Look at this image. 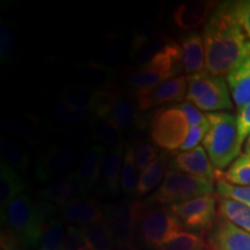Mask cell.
<instances>
[{
    "instance_id": "4316f807",
    "label": "cell",
    "mask_w": 250,
    "mask_h": 250,
    "mask_svg": "<svg viewBox=\"0 0 250 250\" xmlns=\"http://www.w3.org/2000/svg\"><path fill=\"white\" fill-rule=\"evenodd\" d=\"M139 112L136 102L129 98L121 96L107 118L116 129L125 131L140 124Z\"/></svg>"
},
{
    "instance_id": "d6986e66",
    "label": "cell",
    "mask_w": 250,
    "mask_h": 250,
    "mask_svg": "<svg viewBox=\"0 0 250 250\" xmlns=\"http://www.w3.org/2000/svg\"><path fill=\"white\" fill-rule=\"evenodd\" d=\"M105 153L107 151H105L104 146L94 143L88 148L85 149L80 156L79 164H78L74 173L88 190L95 186L96 181L101 175Z\"/></svg>"
},
{
    "instance_id": "44dd1931",
    "label": "cell",
    "mask_w": 250,
    "mask_h": 250,
    "mask_svg": "<svg viewBox=\"0 0 250 250\" xmlns=\"http://www.w3.org/2000/svg\"><path fill=\"white\" fill-rule=\"evenodd\" d=\"M181 58H182V50L180 43L169 40L166 45L158 54L153 56V58L147 64L144 65L149 70L160 74H179L182 71L181 67Z\"/></svg>"
},
{
    "instance_id": "7bdbcfd3",
    "label": "cell",
    "mask_w": 250,
    "mask_h": 250,
    "mask_svg": "<svg viewBox=\"0 0 250 250\" xmlns=\"http://www.w3.org/2000/svg\"><path fill=\"white\" fill-rule=\"evenodd\" d=\"M229 8L236 22L250 40V0L229 1Z\"/></svg>"
},
{
    "instance_id": "484cf974",
    "label": "cell",
    "mask_w": 250,
    "mask_h": 250,
    "mask_svg": "<svg viewBox=\"0 0 250 250\" xmlns=\"http://www.w3.org/2000/svg\"><path fill=\"white\" fill-rule=\"evenodd\" d=\"M89 132L92 134L93 142H96L104 147H116L124 144L122 131L110 123L108 118L92 116L88 125Z\"/></svg>"
},
{
    "instance_id": "836d02e7",
    "label": "cell",
    "mask_w": 250,
    "mask_h": 250,
    "mask_svg": "<svg viewBox=\"0 0 250 250\" xmlns=\"http://www.w3.org/2000/svg\"><path fill=\"white\" fill-rule=\"evenodd\" d=\"M177 77L176 74H160L149 70L146 66H140L136 70L131 71L126 77V83L131 88L136 89V92L143 89L154 88L164 81Z\"/></svg>"
},
{
    "instance_id": "83f0119b",
    "label": "cell",
    "mask_w": 250,
    "mask_h": 250,
    "mask_svg": "<svg viewBox=\"0 0 250 250\" xmlns=\"http://www.w3.org/2000/svg\"><path fill=\"white\" fill-rule=\"evenodd\" d=\"M78 228H79L87 250H115L111 234L103 220Z\"/></svg>"
},
{
    "instance_id": "52a82bcc",
    "label": "cell",
    "mask_w": 250,
    "mask_h": 250,
    "mask_svg": "<svg viewBox=\"0 0 250 250\" xmlns=\"http://www.w3.org/2000/svg\"><path fill=\"white\" fill-rule=\"evenodd\" d=\"M189 129L187 116L180 105H167L158 109L152 115L149 123L152 142L168 153L181 148Z\"/></svg>"
},
{
    "instance_id": "cb8c5ba5",
    "label": "cell",
    "mask_w": 250,
    "mask_h": 250,
    "mask_svg": "<svg viewBox=\"0 0 250 250\" xmlns=\"http://www.w3.org/2000/svg\"><path fill=\"white\" fill-rule=\"evenodd\" d=\"M228 88L237 110L250 103V58L226 77Z\"/></svg>"
},
{
    "instance_id": "e0dca14e",
    "label": "cell",
    "mask_w": 250,
    "mask_h": 250,
    "mask_svg": "<svg viewBox=\"0 0 250 250\" xmlns=\"http://www.w3.org/2000/svg\"><path fill=\"white\" fill-rule=\"evenodd\" d=\"M59 217L67 226L83 227L103 220V206L94 199L83 198L59 208Z\"/></svg>"
},
{
    "instance_id": "b9f144b4",
    "label": "cell",
    "mask_w": 250,
    "mask_h": 250,
    "mask_svg": "<svg viewBox=\"0 0 250 250\" xmlns=\"http://www.w3.org/2000/svg\"><path fill=\"white\" fill-rule=\"evenodd\" d=\"M217 196L220 198H229L250 206V187H236L223 181H217Z\"/></svg>"
},
{
    "instance_id": "4fadbf2b",
    "label": "cell",
    "mask_w": 250,
    "mask_h": 250,
    "mask_svg": "<svg viewBox=\"0 0 250 250\" xmlns=\"http://www.w3.org/2000/svg\"><path fill=\"white\" fill-rule=\"evenodd\" d=\"M88 189L81 183L76 173H70L57 179L40 191V198L62 208L86 198Z\"/></svg>"
},
{
    "instance_id": "d4e9b609",
    "label": "cell",
    "mask_w": 250,
    "mask_h": 250,
    "mask_svg": "<svg viewBox=\"0 0 250 250\" xmlns=\"http://www.w3.org/2000/svg\"><path fill=\"white\" fill-rule=\"evenodd\" d=\"M50 139H51L52 146L58 147L73 148L77 151H85L92 145L93 138L89 132V129L83 127H65L52 130L50 132Z\"/></svg>"
},
{
    "instance_id": "7a4b0ae2",
    "label": "cell",
    "mask_w": 250,
    "mask_h": 250,
    "mask_svg": "<svg viewBox=\"0 0 250 250\" xmlns=\"http://www.w3.org/2000/svg\"><path fill=\"white\" fill-rule=\"evenodd\" d=\"M59 213V208L42 198L33 199L27 192L19 195L8 206L2 221L12 236L27 248L35 249L42 239L46 225Z\"/></svg>"
},
{
    "instance_id": "4dcf8cb0",
    "label": "cell",
    "mask_w": 250,
    "mask_h": 250,
    "mask_svg": "<svg viewBox=\"0 0 250 250\" xmlns=\"http://www.w3.org/2000/svg\"><path fill=\"white\" fill-rule=\"evenodd\" d=\"M215 181H223L236 187H250V156L245 153L227 170H215Z\"/></svg>"
},
{
    "instance_id": "603a6c76",
    "label": "cell",
    "mask_w": 250,
    "mask_h": 250,
    "mask_svg": "<svg viewBox=\"0 0 250 250\" xmlns=\"http://www.w3.org/2000/svg\"><path fill=\"white\" fill-rule=\"evenodd\" d=\"M125 145L122 144L116 147H112L105 153L104 159H103L101 177L103 186H104L107 191L111 195L117 193L121 187V173L122 166H123V158Z\"/></svg>"
},
{
    "instance_id": "d6a6232c",
    "label": "cell",
    "mask_w": 250,
    "mask_h": 250,
    "mask_svg": "<svg viewBox=\"0 0 250 250\" xmlns=\"http://www.w3.org/2000/svg\"><path fill=\"white\" fill-rule=\"evenodd\" d=\"M158 250H210V247L204 234L181 230Z\"/></svg>"
},
{
    "instance_id": "681fc988",
    "label": "cell",
    "mask_w": 250,
    "mask_h": 250,
    "mask_svg": "<svg viewBox=\"0 0 250 250\" xmlns=\"http://www.w3.org/2000/svg\"><path fill=\"white\" fill-rule=\"evenodd\" d=\"M245 153L250 156V136H249V138L247 139V143H246V146H245Z\"/></svg>"
},
{
    "instance_id": "9a60e30c",
    "label": "cell",
    "mask_w": 250,
    "mask_h": 250,
    "mask_svg": "<svg viewBox=\"0 0 250 250\" xmlns=\"http://www.w3.org/2000/svg\"><path fill=\"white\" fill-rule=\"evenodd\" d=\"M170 167V169L215 181V168L203 146L176 153L171 160Z\"/></svg>"
},
{
    "instance_id": "5b68a950",
    "label": "cell",
    "mask_w": 250,
    "mask_h": 250,
    "mask_svg": "<svg viewBox=\"0 0 250 250\" xmlns=\"http://www.w3.org/2000/svg\"><path fill=\"white\" fill-rule=\"evenodd\" d=\"M184 230L169 206L140 203L136 236L148 248L158 250L176 233Z\"/></svg>"
},
{
    "instance_id": "c3c4849f",
    "label": "cell",
    "mask_w": 250,
    "mask_h": 250,
    "mask_svg": "<svg viewBox=\"0 0 250 250\" xmlns=\"http://www.w3.org/2000/svg\"><path fill=\"white\" fill-rule=\"evenodd\" d=\"M115 250H139L137 247H134L133 245H130V246H125V247H121V248H117Z\"/></svg>"
},
{
    "instance_id": "bcb514c9",
    "label": "cell",
    "mask_w": 250,
    "mask_h": 250,
    "mask_svg": "<svg viewBox=\"0 0 250 250\" xmlns=\"http://www.w3.org/2000/svg\"><path fill=\"white\" fill-rule=\"evenodd\" d=\"M180 108L182 109L184 115L187 116L188 123H189V126H196V125L204 124L208 122V117H206V114H204L202 110H199L198 108L196 107L195 104H192L191 102L189 101H183L180 103Z\"/></svg>"
},
{
    "instance_id": "f35d334b",
    "label": "cell",
    "mask_w": 250,
    "mask_h": 250,
    "mask_svg": "<svg viewBox=\"0 0 250 250\" xmlns=\"http://www.w3.org/2000/svg\"><path fill=\"white\" fill-rule=\"evenodd\" d=\"M159 33V17H152L144 20L133 31L130 56L133 58Z\"/></svg>"
},
{
    "instance_id": "e575fe53",
    "label": "cell",
    "mask_w": 250,
    "mask_h": 250,
    "mask_svg": "<svg viewBox=\"0 0 250 250\" xmlns=\"http://www.w3.org/2000/svg\"><path fill=\"white\" fill-rule=\"evenodd\" d=\"M67 236V228L59 215L49 221L42 239L34 250H62Z\"/></svg>"
},
{
    "instance_id": "277c9868",
    "label": "cell",
    "mask_w": 250,
    "mask_h": 250,
    "mask_svg": "<svg viewBox=\"0 0 250 250\" xmlns=\"http://www.w3.org/2000/svg\"><path fill=\"white\" fill-rule=\"evenodd\" d=\"M214 181L169 169L160 187L147 199L148 204L169 206L198 197L213 195Z\"/></svg>"
},
{
    "instance_id": "d590c367",
    "label": "cell",
    "mask_w": 250,
    "mask_h": 250,
    "mask_svg": "<svg viewBox=\"0 0 250 250\" xmlns=\"http://www.w3.org/2000/svg\"><path fill=\"white\" fill-rule=\"evenodd\" d=\"M134 146L125 145L123 166H122L121 173V189L125 195L134 196L137 192L138 186V170L134 165Z\"/></svg>"
},
{
    "instance_id": "8d00e7d4",
    "label": "cell",
    "mask_w": 250,
    "mask_h": 250,
    "mask_svg": "<svg viewBox=\"0 0 250 250\" xmlns=\"http://www.w3.org/2000/svg\"><path fill=\"white\" fill-rule=\"evenodd\" d=\"M120 99V94L114 89L102 88L95 90L88 104L90 115L95 117L107 118Z\"/></svg>"
},
{
    "instance_id": "30bf717a",
    "label": "cell",
    "mask_w": 250,
    "mask_h": 250,
    "mask_svg": "<svg viewBox=\"0 0 250 250\" xmlns=\"http://www.w3.org/2000/svg\"><path fill=\"white\" fill-rule=\"evenodd\" d=\"M95 90L89 87H67L61 93L55 103V117L65 127H76L90 120L88 108L90 98Z\"/></svg>"
},
{
    "instance_id": "60d3db41",
    "label": "cell",
    "mask_w": 250,
    "mask_h": 250,
    "mask_svg": "<svg viewBox=\"0 0 250 250\" xmlns=\"http://www.w3.org/2000/svg\"><path fill=\"white\" fill-rule=\"evenodd\" d=\"M159 155H160L159 147L153 142L144 140V142L137 144V146L134 147L133 158L138 173H143Z\"/></svg>"
},
{
    "instance_id": "1f68e13d",
    "label": "cell",
    "mask_w": 250,
    "mask_h": 250,
    "mask_svg": "<svg viewBox=\"0 0 250 250\" xmlns=\"http://www.w3.org/2000/svg\"><path fill=\"white\" fill-rule=\"evenodd\" d=\"M4 127L8 133L14 136L15 138L22 140L29 145L37 147L41 142L39 127L33 121L22 117L7 118L4 122Z\"/></svg>"
},
{
    "instance_id": "ffe728a7",
    "label": "cell",
    "mask_w": 250,
    "mask_h": 250,
    "mask_svg": "<svg viewBox=\"0 0 250 250\" xmlns=\"http://www.w3.org/2000/svg\"><path fill=\"white\" fill-rule=\"evenodd\" d=\"M26 183L21 175L5 160L0 164V211L1 218L7 211L9 204L19 195L24 192Z\"/></svg>"
},
{
    "instance_id": "f546056e",
    "label": "cell",
    "mask_w": 250,
    "mask_h": 250,
    "mask_svg": "<svg viewBox=\"0 0 250 250\" xmlns=\"http://www.w3.org/2000/svg\"><path fill=\"white\" fill-rule=\"evenodd\" d=\"M78 73L83 83H87L89 88H100L110 85L115 78V71L112 68L100 64V62H86L79 64Z\"/></svg>"
},
{
    "instance_id": "74e56055",
    "label": "cell",
    "mask_w": 250,
    "mask_h": 250,
    "mask_svg": "<svg viewBox=\"0 0 250 250\" xmlns=\"http://www.w3.org/2000/svg\"><path fill=\"white\" fill-rule=\"evenodd\" d=\"M0 152L2 158L14 169L20 170L21 173H26L29 165V155L23 151L20 146L9 140L7 137L1 136L0 138Z\"/></svg>"
},
{
    "instance_id": "2e32d148",
    "label": "cell",
    "mask_w": 250,
    "mask_h": 250,
    "mask_svg": "<svg viewBox=\"0 0 250 250\" xmlns=\"http://www.w3.org/2000/svg\"><path fill=\"white\" fill-rule=\"evenodd\" d=\"M217 5V1H208V0H191V1L181 2L174 9L173 21L180 29H195L206 23Z\"/></svg>"
},
{
    "instance_id": "5bb4252c",
    "label": "cell",
    "mask_w": 250,
    "mask_h": 250,
    "mask_svg": "<svg viewBox=\"0 0 250 250\" xmlns=\"http://www.w3.org/2000/svg\"><path fill=\"white\" fill-rule=\"evenodd\" d=\"M210 250H250V233L224 218H218L206 237Z\"/></svg>"
},
{
    "instance_id": "ab89813d",
    "label": "cell",
    "mask_w": 250,
    "mask_h": 250,
    "mask_svg": "<svg viewBox=\"0 0 250 250\" xmlns=\"http://www.w3.org/2000/svg\"><path fill=\"white\" fill-rule=\"evenodd\" d=\"M18 48V39L14 29L8 23L0 24V59L2 64H7L14 58Z\"/></svg>"
},
{
    "instance_id": "8992f818",
    "label": "cell",
    "mask_w": 250,
    "mask_h": 250,
    "mask_svg": "<svg viewBox=\"0 0 250 250\" xmlns=\"http://www.w3.org/2000/svg\"><path fill=\"white\" fill-rule=\"evenodd\" d=\"M186 101L191 102L199 110L208 112H226L232 110L233 101L224 77L213 76L208 71L188 76Z\"/></svg>"
},
{
    "instance_id": "7402d4cb",
    "label": "cell",
    "mask_w": 250,
    "mask_h": 250,
    "mask_svg": "<svg viewBox=\"0 0 250 250\" xmlns=\"http://www.w3.org/2000/svg\"><path fill=\"white\" fill-rule=\"evenodd\" d=\"M171 159L168 152H161L160 155L139 174L136 196H144L151 192L156 187H160L167 171L170 169Z\"/></svg>"
},
{
    "instance_id": "ee69618b",
    "label": "cell",
    "mask_w": 250,
    "mask_h": 250,
    "mask_svg": "<svg viewBox=\"0 0 250 250\" xmlns=\"http://www.w3.org/2000/svg\"><path fill=\"white\" fill-rule=\"evenodd\" d=\"M208 121L204 124L196 125V126L190 127L187 138L184 140L183 145L181 146L180 152H187V151H190V149L196 148L197 146H198V144L204 139L205 134L208 132Z\"/></svg>"
},
{
    "instance_id": "ba28073f",
    "label": "cell",
    "mask_w": 250,
    "mask_h": 250,
    "mask_svg": "<svg viewBox=\"0 0 250 250\" xmlns=\"http://www.w3.org/2000/svg\"><path fill=\"white\" fill-rule=\"evenodd\" d=\"M139 201H120L103 206V221L111 234L115 249L133 245Z\"/></svg>"
},
{
    "instance_id": "8fae6325",
    "label": "cell",
    "mask_w": 250,
    "mask_h": 250,
    "mask_svg": "<svg viewBox=\"0 0 250 250\" xmlns=\"http://www.w3.org/2000/svg\"><path fill=\"white\" fill-rule=\"evenodd\" d=\"M188 93V79L177 76L164 81L154 88L143 89L134 93L137 108L140 112H146L152 108L168 103H182Z\"/></svg>"
},
{
    "instance_id": "f1b7e54d",
    "label": "cell",
    "mask_w": 250,
    "mask_h": 250,
    "mask_svg": "<svg viewBox=\"0 0 250 250\" xmlns=\"http://www.w3.org/2000/svg\"><path fill=\"white\" fill-rule=\"evenodd\" d=\"M218 213L221 218L250 233V206L234 199L220 198L218 201Z\"/></svg>"
},
{
    "instance_id": "ac0fdd59",
    "label": "cell",
    "mask_w": 250,
    "mask_h": 250,
    "mask_svg": "<svg viewBox=\"0 0 250 250\" xmlns=\"http://www.w3.org/2000/svg\"><path fill=\"white\" fill-rule=\"evenodd\" d=\"M180 45L182 50V71L189 76L204 71L206 68V58L203 34H199L198 31L187 33L181 37Z\"/></svg>"
},
{
    "instance_id": "f6af8a7d",
    "label": "cell",
    "mask_w": 250,
    "mask_h": 250,
    "mask_svg": "<svg viewBox=\"0 0 250 250\" xmlns=\"http://www.w3.org/2000/svg\"><path fill=\"white\" fill-rule=\"evenodd\" d=\"M236 123L240 144L242 146L246 139H248L250 136V103L243 108L239 109L236 115Z\"/></svg>"
},
{
    "instance_id": "7c38bea8",
    "label": "cell",
    "mask_w": 250,
    "mask_h": 250,
    "mask_svg": "<svg viewBox=\"0 0 250 250\" xmlns=\"http://www.w3.org/2000/svg\"><path fill=\"white\" fill-rule=\"evenodd\" d=\"M78 160L79 151L77 149L49 145L37 158L35 175L41 182H46L70 169Z\"/></svg>"
},
{
    "instance_id": "9c48e42d",
    "label": "cell",
    "mask_w": 250,
    "mask_h": 250,
    "mask_svg": "<svg viewBox=\"0 0 250 250\" xmlns=\"http://www.w3.org/2000/svg\"><path fill=\"white\" fill-rule=\"evenodd\" d=\"M169 208L179 219L183 229H188V232L199 234L210 232L218 219V199L214 195L177 203L169 205Z\"/></svg>"
},
{
    "instance_id": "7dc6e473",
    "label": "cell",
    "mask_w": 250,
    "mask_h": 250,
    "mask_svg": "<svg viewBox=\"0 0 250 250\" xmlns=\"http://www.w3.org/2000/svg\"><path fill=\"white\" fill-rule=\"evenodd\" d=\"M62 250H87L79 228L67 226V236Z\"/></svg>"
},
{
    "instance_id": "3957f363",
    "label": "cell",
    "mask_w": 250,
    "mask_h": 250,
    "mask_svg": "<svg viewBox=\"0 0 250 250\" xmlns=\"http://www.w3.org/2000/svg\"><path fill=\"white\" fill-rule=\"evenodd\" d=\"M206 116L208 129L203 139V147L215 170L224 171L241 155L236 117L227 111L208 112Z\"/></svg>"
},
{
    "instance_id": "6da1fadb",
    "label": "cell",
    "mask_w": 250,
    "mask_h": 250,
    "mask_svg": "<svg viewBox=\"0 0 250 250\" xmlns=\"http://www.w3.org/2000/svg\"><path fill=\"white\" fill-rule=\"evenodd\" d=\"M206 68L227 77L250 58V40L234 19L229 1L218 2L203 29Z\"/></svg>"
}]
</instances>
